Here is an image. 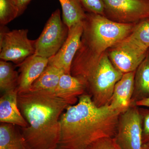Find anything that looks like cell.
Returning a JSON list of instances; mask_svg holds the SVG:
<instances>
[{"label":"cell","mask_w":149,"mask_h":149,"mask_svg":"<svg viewBox=\"0 0 149 149\" xmlns=\"http://www.w3.org/2000/svg\"><path fill=\"white\" fill-rule=\"evenodd\" d=\"M65 110L60 118L58 149H86L97 140L115 136L121 113L109 104L97 106L91 95L85 93Z\"/></svg>","instance_id":"cell-1"},{"label":"cell","mask_w":149,"mask_h":149,"mask_svg":"<svg viewBox=\"0 0 149 149\" xmlns=\"http://www.w3.org/2000/svg\"><path fill=\"white\" fill-rule=\"evenodd\" d=\"M77 100L59 97L47 91L18 93V106L28 126L20 128L27 149H58L61 138L60 118Z\"/></svg>","instance_id":"cell-2"},{"label":"cell","mask_w":149,"mask_h":149,"mask_svg":"<svg viewBox=\"0 0 149 149\" xmlns=\"http://www.w3.org/2000/svg\"><path fill=\"white\" fill-rule=\"evenodd\" d=\"M70 74L85 81L94 103L102 107L109 104L115 85L123 73L116 68L105 52L100 56L77 53Z\"/></svg>","instance_id":"cell-3"},{"label":"cell","mask_w":149,"mask_h":149,"mask_svg":"<svg viewBox=\"0 0 149 149\" xmlns=\"http://www.w3.org/2000/svg\"><path fill=\"white\" fill-rule=\"evenodd\" d=\"M83 22L84 30L80 48L95 56H100L124 40L136 24L120 23L104 15L89 13Z\"/></svg>","instance_id":"cell-4"},{"label":"cell","mask_w":149,"mask_h":149,"mask_svg":"<svg viewBox=\"0 0 149 149\" xmlns=\"http://www.w3.org/2000/svg\"><path fill=\"white\" fill-rule=\"evenodd\" d=\"M1 26L0 33L1 60L12 62L17 65L35 53L36 40L27 37V29L7 31Z\"/></svg>","instance_id":"cell-5"},{"label":"cell","mask_w":149,"mask_h":149,"mask_svg":"<svg viewBox=\"0 0 149 149\" xmlns=\"http://www.w3.org/2000/svg\"><path fill=\"white\" fill-rule=\"evenodd\" d=\"M69 29L61 20L59 9L52 13L39 38L34 55L49 59L57 53L65 42Z\"/></svg>","instance_id":"cell-6"},{"label":"cell","mask_w":149,"mask_h":149,"mask_svg":"<svg viewBox=\"0 0 149 149\" xmlns=\"http://www.w3.org/2000/svg\"><path fill=\"white\" fill-rule=\"evenodd\" d=\"M137 107L131 104L119 116L114 138L122 149H143L142 116Z\"/></svg>","instance_id":"cell-7"},{"label":"cell","mask_w":149,"mask_h":149,"mask_svg":"<svg viewBox=\"0 0 149 149\" xmlns=\"http://www.w3.org/2000/svg\"><path fill=\"white\" fill-rule=\"evenodd\" d=\"M105 16L116 22L137 23L149 17V0H103Z\"/></svg>","instance_id":"cell-8"},{"label":"cell","mask_w":149,"mask_h":149,"mask_svg":"<svg viewBox=\"0 0 149 149\" xmlns=\"http://www.w3.org/2000/svg\"><path fill=\"white\" fill-rule=\"evenodd\" d=\"M148 51L134 46L124 39L112 47L108 56L116 68L124 74L136 71Z\"/></svg>","instance_id":"cell-9"},{"label":"cell","mask_w":149,"mask_h":149,"mask_svg":"<svg viewBox=\"0 0 149 149\" xmlns=\"http://www.w3.org/2000/svg\"><path fill=\"white\" fill-rule=\"evenodd\" d=\"M83 21L69 29L65 42L57 53L49 59L48 64L62 70L67 74H70L71 65L75 55L80 47L83 36Z\"/></svg>","instance_id":"cell-10"},{"label":"cell","mask_w":149,"mask_h":149,"mask_svg":"<svg viewBox=\"0 0 149 149\" xmlns=\"http://www.w3.org/2000/svg\"><path fill=\"white\" fill-rule=\"evenodd\" d=\"M49 63V59L33 55L29 57L19 67L18 93H26L30 90L31 85L44 71Z\"/></svg>","instance_id":"cell-11"},{"label":"cell","mask_w":149,"mask_h":149,"mask_svg":"<svg viewBox=\"0 0 149 149\" xmlns=\"http://www.w3.org/2000/svg\"><path fill=\"white\" fill-rule=\"evenodd\" d=\"M18 89L3 94L0 98V122L10 123L20 128L28 126L18 104Z\"/></svg>","instance_id":"cell-12"},{"label":"cell","mask_w":149,"mask_h":149,"mask_svg":"<svg viewBox=\"0 0 149 149\" xmlns=\"http://www.w3.org/2000/svg\"><path fill=\"white\" fill-rule=\"evenodd\" d=\"M135 72L136 71L124 73L115 85L109 104L121 113L131 105L134 93Z\"/></svg>","instance_id":"cell-13"},{"label":"cell","mask_w":149,"mask_h":149,"mask_svg":"<svg viewBox=\"0 0 149 149\" xmlns=\"http://www.w3.org/2000/svg\"><path fill=\"white\" fill-rule=\"evenodd\" d=\"M87 90L85 81L71 74L63 73L53 93L60 98L77 101V97L85 94Z\"/></svg>","instance_id":"cell-14"},{"label":"cell","mask_w":149,"mask_h":149,"mask_svg":"<svg viewBox=\"0 0 149 149\" xmlns=\"http://www.w3.org/2000/svg\"><path fill=\"white\" fill-rule=\"evenodd\" d=\"M149 97V49L135 72V85L131 104Z\"/></svg>","instance_id":"cell-15"},{"label":"cell","mask_w":149,"mask_h":149,"mask_svg":"<svg viewBox=\"0 0 149 149\" xmlns=\"http://www.w3.org/2000/svg\"><path fill=\"white\" fill-rule=\"evenodd\" d=\"M17 126L1 123L0 149H27L21 130Z\"/></svg>","instance_id":"cell-16"},{"label":"cell","mask_w":149,"mask_h":149,"mask_svg":"<svg viewBox=\"0 0 149 149\" xmlns=\"http://www.w3.org/2000/svg\"><path fill=\"white\" fill-rule=\"evenodd\" d=\"M63 73H65L62 70L48 64L41 75L31 85L29 91L53 92Z\"/></svg>","instance_id":"cell-17"},{"label":"cell","mask_w":149,"mask_h":149,"mask_svg":"<svg viewBox=\"0 0 149 149\" xmlns=\"http://www.w3.org/2000/svg\"><path fill=\"white\" fill-rule=\"evenodd\" d=\"M58 1L61 6L63 21L68 29L86 18L87 13L79 0Z\"/></svg>","instance_id":"cell-18"},{"label":"cell","mask_w":149,"mask_h":149,"mask_svg":"<svg viewBox=\"0 0 149 149\" xmlns=\"http://www.w3.org/2000/svg\"><path fill=\"white\" fill-rule=\"evenodd\" d=\"M18 72L10 62L0 61V90L3 94L18 87Z\"/></svg>","instance_id":"cell-19"},{"label":"cell","mask_w":149,"mask_h":149,"mask_svg":"<svg viewBox=\"0 0 149 149\" xmlns=\"http://www.w3.org/2000/svg\"><path fill=\"white\" fill-rule=\"evenodd\" d=\"M125 39L135 46L148 50L149 49V17L136 23L131 33Z\"/></svg>","instance_id":"cell-20"},{"label":"cell","mask_w":149,"mask_h":149,"mask_svg":"<svg viewBox=\"0 0 149 149\" xmlns=\"http://www.w3.org/2000/svg\"><path fill=\"white\" fill-rule=\"evenodd\" d=\"M18 17V9L13 0H0L1 26H5Z\"/></svg>","instance_id":"cell-21"},{"label":"cell","mask_w":149,"mask_h":149,"mask_svg":"<svg viewBox=\"0 0 149 149\" xmlns=\"http://www.w3.org/2000/svg\"><path fill=\"white\" fill-rule=\"evenodd\" d=\"M85 11L89 13L104 15L105 6L103 0H79Z\"/></svg>","instance_id":"cell-22"},{"label":"cell","mask_w":149,"mask_h":149,"mask_svg":"<svg viewBox=\"0 0 149 149\" xmlns=\"http://www.w3.org/2000/svg\"><path fill=\"white\" fill-rule=\"evenodd\" d=\"M86 149H122L114 138H105L94 142Z\"/></svg>","instance_id":"cell-23"},{"label":"cell","mask_w":149,"mask_h":149,"mask_svg":"<svg viewBox=\"0 0 149 149\" xmlns=\"http://www.w3.org/2000/svg\"><path fill=\"white\" fill-rule=\"evenodd\" d=\"M142 116L143 145H149V109L140 110Z\"/></svg>","instance_id":"cell-24"},{"label":"cell","mask_w":149,"mask_h":149,"mask_svg":"<svg viewBox=\"0 0 149 149\" xmlns=\"http://www.w3.org/2000/svg\"><path fill=\"white\" fill-rule=\"evenodd\" d=\"M18 9L19 16L24 13L32 0H13Z\"/></svg>","instance_id":"cell-25"},{"label":"cell","mask_w":149,"mask_h":149,"mask_svg":"<svg viewBox=\"0 0 149 149\" xmlns=\"http://www.w3.org/2000/svg\"><path fill=\"white\" fill-rule=\"evenodd\" d=\"M135 104L138 107H149V97L136 102Z\"/></svg>","instance_id":"cell-26"},{"label":"cell","mask_w":149,"mask_h":149,"mask_svg":"<svg viewBox=\"0 0 149 149\" xmlns=\"http://www.w3.org/2000/svg\"><path fill=\"white\" fill-rule=\"evenodd\" d=\"M143 149H149V146L147 145H145L143 147Z\"/></svg>","instance_id":"cell-27"},{"label":"cell","mask_w":149,"mask_h":149,"mask_svg":"<svg viewBox=\"0 0 149 149\" xmlns=\"http://www.w3.org/2000/svg\"><path fill=\"white\" fill-rule=\"evenodd\" d=\"M148 146H149V145H148Z\"/></svg>","instance_id":"cell-28"}]
</instances>
